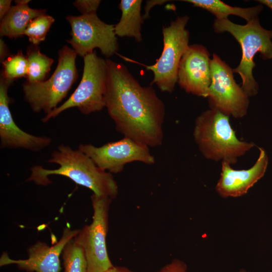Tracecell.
<instances>
[{
  "label": "cell",
  "instance_id": "7402d4cb",
  "mask_svg": "<svg viewBox=\"0 0 272 272\" xmlns=\"http://www.w3.org/2000/svg\"><path fill=\"white\" fill-rule=\"evenodd\" d=\"M54 19L48 15L43 14L33 19L28 25L24 35L28 36L33 45H37L45 40L46 36Z\"/></svg>",
  "mask_w": 272,
  "mask_h": 272
},
{
  "label": "cell",
  "instance_id": "2e32d148",
  "mask_svg": "<svg viewBox=\"0 0 272 272\" xmlns=\"http://www.w3.org/2000/svg\"><path fill=\"white\" fill-rule=\"evenodd\" d=\"M142 0H121L119 8L121 18L114 25L115 35L120 37L133 38L138 42L142 41V25L144 19L141 15Z\"/></svg>",
  "mask_w": 272,
  "mask_h": 272
},
{
  "label": "cell",
  "instance_id": "ac0fdd59",
  "mask_svg": "<svg viewBox=\"0 0 272 272\" xmlns=\"http://www.w3.org/2000/svg\"><path fill=\"white\" fill-rule=\"evenodd\" d=\"M183 2L192 4L213 14L217 20L228 19L229 15H235L245 19L247 22L258 17L262 10L261 5L249 8L232 7L219 0H185Z\"/></svg>",
  "mask_w": 272,
  "mask_h": 272
},
{
  "label": "cell",
  "instance_id": "8fae6325",
  "mask_svg": "<svg viewBox=\"0 0 272 272\" xmlns=\"http://www.w3.org/2000/svg\"><path fill=\"white\" fill-rule=\"evenodd\" d=\"M78 149L89 157L98 167L111 174L121 172L125 165L130 162L138 161L148 165L155 162L148 146L125 137L100 147L82 144Z\"/></svg>",
  "mask_w": 272,
  "mask_h": 272
},
{
  "label": "cell",
  "instance_id": "5b68a950",
  "mask_svg": "<svg viewBox=\"0 0 272 272\" xmlns=\"http://www.w3.org/2000/svg\"><path fill=\"white\" fill-rule=\"evenodd\" d=\"M58 54L56 69L49 79L35 83L25 82L23 84L24 99L34 112L43 111L46 115L56 108L77 79V53L64 46Z\"/></svg>",
  "mask_w": 272,
  "mask_h": 272
},
{
  "label": "cell",
  "instance_id": "30bf717a",
  "mask_svg": "<svg viewBox=\"0 0 272 272\" xmlns=\"http://www.w3.org/2000/svg\"><path fill=\"white\" fill-rule=\"evenodd\" d=\"M66 19L71 25L72 36L66 41L78 55L84 57L96 48L107 58L116 53L118 45L114 25L101 20L96 13L68 16Z\"/></svg>",
  "mask_w": 272,
  "mask_h": 272
},
{
  "label": "cell",
  "instance_id": "ba28073f",
  "mask_svg": "<svg viewBox=\"0 0 272 272\" xmlns=\"http://www.w3.org/2000/svg\"><path fill=\"white\" fill-rule=\"evenodd\" d=\"M91 199L93 210L92 222L80 229L74 239L84 250L88 272H105L114 266L109 258L106 243L109 211L112 199L95 194Z\"/></svg>",
  "mask_w": 272,
  "mask_h": 272
},
{
  "label": "cell",
  "instance_id": "8992f818",
  "mask_svg": "<svg viewBox=\"0 0 272 272\" xmlns=\"http://www.w3.org/2000/svg\"><path fill=\"white\" fill-rule=\"evenodd\" d=\"M83 58V73L78 87L66 101L41 119L43 122L73 107L86 115L101 111L105 107L107 78L106 59L98 56L95 51Z\"/></svg>",
  "mask_w": 272,
  "mask_h": 272
},
{
  "label": "cell",
  "instance_id": "d6986e66",
  "mask_svg": "<svg viewBox=\"0 0 272 272\" xmlns=\"http://www.w3.org/2000/svg\"><path fill=\"white\" fill-rule=\"evenodd\" d=\"M26 57L28 62L26 82L35 83L44 81L50 70L53 60L41 53L36 45L29 47Z\"/></svg>",
  "mask_w": 272,
  "mask_h": 272
},
{
  "label": "cell",
  "instance_id": "3957f363",
  "mask_svg": "<svg viewBox=\"0 0 272 272\" xmlns=\"http://www.w3.org/2000/svg\"><path fill=\"white\" fill-rule=\"evenodd\" d=\"M193 136L206 159L230 165L235 164L239 157L255 146L253 143L238 139L229 116L211 108L197 117Z\"/></svg>",
  "mask_w": 272,
  "mask_h": 272
},
{
  "label": "cell",
  "instance_id": "6da1fadb",
  "mask_svg": "<svg viewBox=\"0 0 272 272\" xmlns=\"http://www.w3.org/2000/svg\"><path fill=\"white\" fill-rule=\"evenodd\" d=\"M105 107L115 128L125 137L149 147L161 146L164 102L151 86H142L126 66L106 59Z\"/></svg>",
  "mask_w": 272,
  "mask_h": 272
},
{
  "label": "cell",
  "instance_id": "7a4b0ae2",
  "mask_svg": "<svg viewBox=\"0 0 272 272\" xmlns=\"http://www.w3.org/2000/svg\"><path fill=\"white\" fill-rule=\"evenodd\" d=\"M48 162L59 165L55 169H45L39 165L31 168L26 181L46 186L51 183L48 176L58 175L66 177L76 184L84 186L98 196L114 199L118 194L117 183L111 173L98 167L85 153L69 146L59 145L51 154Z\"/></svg>",
  "mask_w": 272,
  "mask_h": 272
},
{
  "label": "cell",
  "instance_id": "d4e9b609",
  "mask_svg": "<svg viewBox=\"0 0 272 272\" xmlns=\"http://www.w3.org/2000/svg\"><path fill=\"white\" fill-rule=\"evenodd\" d=\"M168 2L165 0H149L146 2L145 7V13L142 15L144 20L147 19L149 17V12L151 9L157 5H161L164 3Z\"/></svg>",
  "mask_w": 272,
  "mask_h": 272
},
{
  "label": "cell",
  "instance_id": "cb8c5ba5",
  "mask_svg": "<svg viewBox=\"0 0 272 272\" xmlns=\"http://www.w3.org/2000/svg\"><path fill=\"white\" fill-rule=\"evenodd\" d=\"M158 272H189L186 264L182 260L175 258L164 265Z\"/></svg>",
  "mask_w": 272,
  "mask_h": 272
},
{
  "label": "cell",
  "instance_id": "4fadbf2b",
  "mask_svg": "<svg viewBox=\"0 0 272 272\" xmlns=\"http://www.w3.org/2000/svg\"><path fill=\"white\" fill-rule=\"evenodd\" d=\"M80 229L72 230L65 227L60 240L53 246L38 241L28 250V257L26 259H13L7 252H3L0 258V266L15 264L19 269L27 272H60V255L66 243L74 238Z\"/></svg>",
  "mask_w": 272,
  "mask_h": 272
},
{
  "label": "cell",
  "instance_id": "4316f807",
  "mask_svg": "<svg viewBox=\"0 0 272 272\" xmlns=\"http://www.w3.org/2000/svg\"><path fill=\"white\" fill-rule=\"evenodd\" d=\"M8 49L6 44L4 41L0 39V59L1 62H2L5 59L7 55Z\"/></svg>",
  "mask_w": 272,
  "mask_h": 272
},
{
  "label": "cell",
  "instance_id": "52a82bcc",
  "mask_svg": "<svg viewBox=\"0 0 272 272\" xmlns=\"http://www.w3.org/2000/svg\"><path fill=\"white\" fill-rule=\"evenodd\" d=\"M187 15L171 21L163 27V48L160 57L152 65H144L154 74L151 85L155 84L162 92L171 93L177 82L180 62L189 47V31L185 26L189 20Z\"/></svg>",
  "mask_w": 272,
  "mask_h": 272
},
{
  "label": "cell",
  "instance_id": "277c9868",
  "mask_svg": "<svg viewBox=\"0 0 272 272\" xmlns=\"http://www.w3.org/2000/svg\"><path fill=\"white\" fill-rule=\"evenodd\" d=\"M213 27L217 33L229 32L240 44L242 57L233 72L240 75L241 88L246 95L249 97L256 95L258 85L252 73L255 66L254 57L259 52L263 59L272 58V30L264 29L259 23L258 17L244 25L234 23L228 19H216Z\"/></svg>",
  "mask_w": 272,
  "mask_h": 272
},
{
  "label": "cell",
  "instance_id": "7c38bea8",
  "mask_svg": "<svg viewBox=\"0 0 272 272\" xmlns=\"http://www.w3.org/2000/svg\"><path fill=\"white\" fill-rule=\"evenodd\" d=\"M206 47L189 45L181 59L177 82L186 93L208 97L211 82V59Z\"/></svg>",
  "mask_w": 272,
  "mask_h": 272
},
{
  "label": "cell",
  "instance_id": "4dcf8cb0",
  "mask_svg": "<svg viewBox=\"0 0 272 272\" xmlns=\"http://www.w3.org/2000/svg\"><path fill=\"white\" fill-rule=\"evenodd\" d=\"M238 272H249V271H247L245 269H240L239 271Z\"/></svg>",
  "mask_w": 272,
  "mask_h": 272
},
{
  "label": "cell",
  "instance_id": "ffe728a7",
  "mask_svg": "<svg viewBox=\"0 0 272 272\" xmlns=\"http://www.w3.org/2000/svg\"><path fill=\"white\" fill-rule=\"evenodd\" d=\"M61 254L64 272H88L84 250L74 238L66 243Z\"/></svg>",
  "mask_w": 272,
  "mask_h": 272
},
{
  "label": "cell",
  "instance_id": "44dd1931",
  "mask_svg": "<svg viewBox=\"0 0 272 272\" xmlns=\"http://www.w3.org/2000/svg\"><path fill=\"white\" fill-rule=\"evenodd\" d=\"M3 71L1 76L5 79L13 82L21 77H27L28 62L26 56L21 51L12 55L5 59L2 62Z\"/></svg>",
  "mask_w": 272,
  "mask_h": 272
},
{
  "label": "cell",
  "instance_id": "9a60e30c",
  "mask_svg": "<svg viewBox=\"0 0 272 272\" xmlns=\"http://www.w3.org/2000/svg\"><path fill=\"white\" fill-rule=\"evenodd\" d=\"M259 155L254 164L248 169L235 170L222 162L220 177L216 190L223 198L237 197L245 194L264 175L268 163L265 150L259 148Z\"/></svg>",
  "mask_w": 272,
  "mask_h": 272
},
{
  "label": "cell",
  "instance_id": "e0dca14e",
  "mask_svg": "<svg viewBox=\"0 0 272 272\" xmlns=\"http://www.w3.org/2000/svg\"><path fill=\"white\" fill-rule=\"evenodd\" d=\"M45 10L31 8L28 5L12 6L1 20V36L11 39L23 36L29 23L37 17L45 14Z\"/></svg>",
  "mask_w": 272,
  "mask_h": 272
},
{
  "label": "cell",
  "instance_id": "f546056e",
  "mask_svg": "<svg viewBox=\"0 0 272 272\" xmlns=\"http://www.w3.org/2000/svg\"><path fill=\"white\" fill-rule=\"evenodd\" d=\"M30 2V1L29 0H18L15 1L16 5H28Z\"/></svg>",
  "mask_w": 272,
  "mask_h": 272
},
{
  "label": "cell",
  "instance_id": "603a6c76",
  "mask_svg": "<svg viewBox=\"0 0 272 272\" xmlns=\"http://www.w3.org/2000/svg\"><path fill=\"white\" fill-rule=\"evenodd\" d=\"M101 1L100 0H77L73 5L82 15L96 13Z\"/></svg>",
  "mask_w": 272,
  "mask_h": 272
},
{
  "label": "cell",
  "instance_id": "83f0119b",
  "mask_svg": "<svg viewBox=\"0 0 272 272\" xmlns=\"http://www.w3.org/2000/svg\"><path fill=\"white\" fill-rule=\"evenodd\" d=\"M105 272H136L128 268L122 266H113Z\"/></svg>",
  "mask_w": 272,
  "mask_h": 272
},
{
  "label": "cell",
  "instance_id": "f1b7e54d",
  "mask_svg": "<svg viewBox=\"0 0 272 272\" xmlns=\"http://www.w3.org/2000/svg\"><path fill=\"white\" fill-rule=\"evenodd\" d=\"M257 2L266 6L272 11V0H259Z\"/></svg>",
  "mask_w": 272,
  "mask_h": 272
},
{
  "label": "cell",
  "instance_id": "9c48e42d",
  "mask_svg": "<svg viewBox=\"0 0 272 272\" xmlns=\"http://www.w3.org/2000/svg\"><path fill=\"white\" fill-rule=\"evenodd\" d=\"M211 82L208 96L210 108L239 118L245 116L249 100L235 82L233 70L218 55L211 60Z\"/></svg>",
  "mask_w": 272,
  "mask_h": 272
},
{
  "label": "cell",
  "instance_id": "484cf974",
  "mask_svg": "<svg viewBox=\"0 0 272 272\" xmlns=\"http://www.w3.org/2000/svg\"><path fill=\"white\" fill-rule=\"evenodd\" d=\"M12 1L1 0L0 1V19L2 20L7 15L12 6Z\"/></svg>",
  "mask_w": 272,
  "mask_h": 272
},
{
  "label": "cell",
  "instance_id": "5bb4252c",
  "mask_svg": "<svg viewBox=\"0 0 272 272\" xmlns=\"http://www.w3.org/2000/svg\"><path fill=\"white\" fill-rule=\"evenodd\" d=\"M12 82L1 76L0 79V141L1 148L25 149L38 152L51 143L50 138L36 136L21 129L15 123L10 110L8 90Z\"/></svg>",
  "mask_w": 272,
  "mask_h": 272
}]
</instances>
